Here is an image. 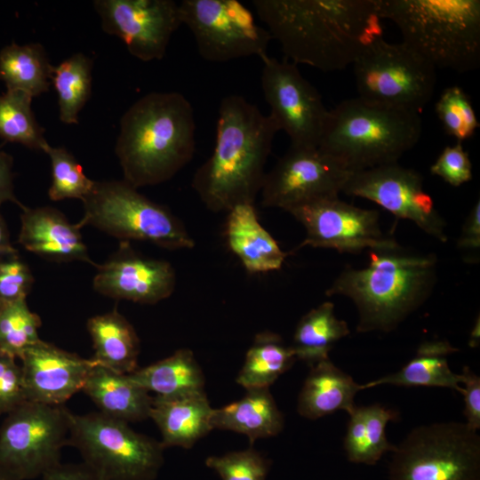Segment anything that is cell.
<instances>
[{"label": "cell", "instance_id": "cell-49", "mask_svg": "<svg viewBox=\"0 0 480 480\" xmlns=\"http://www.w3.org/2000/svg\"><path fill=\"white\" fill-rule=\"evenodd\" d=\"M2 305H3V302H2V301H0V308H1Z\"/></svg>", "mask_w": 480, "mask_h": 480}, {"label": "cell", "instance_id": "cell-44", "mask_svg": "<svg viewBox=\"0 0 480 480\" xmlns=\"http://www.w3.org/2000/svg\"><path fill=\"white\" fill-rule=\"evenodd\" d=\"M42 480H105L98 473L82 463H59L47 471Z\"/></svg>", "mask_w": 480, "mask_h": 480}, {"label": "cell", "instance_id": "cell-28", "mask_svg": "<svg viewBox=\"0 0 480 480\" xmlns=\"http://www.w3.org/2000/svg\"><path fill=\"white\" fill-rule=\"evenodd\" d=\"M348 422L343 440L347 459L356 464L375 465L396 445L387 438L389 421L397 420L396 411L380 404L356 405L348 413Z\"/></svg>", "mask_w": 480, "mask_h": 480}, {"label": "cell", "instance_id": "cell-6", "mask_svg": "<svg viewBox=\"0 0 480 480\" xmlns=\"http://www.w3.org/2000/svg\"><path fill=\"white\" fill-rule=\"evenodd\" d=\"M421 130L419 113L356 97L329 110L318 148L354 172L397 163L419 141Z\"/></svg>", "mask_w": 480, "mask_h": 480}, {"label": "cell", "instance_id": "cell-48", "mask_svg": "<svg viewBox=\"0 0 480 480\" xmlns=\"http://www.w3.org/2000/svg\"><path fill=\"white\" fill-rule=\"evenodd\" d=\"M0 480H20L0 467Z\"/></svg>", "mask_w": 480, "mask_h": 480}, {"label": "cell", "instance_id": "cell-27", "mask_svg": "<svg viewBox=\"0 0 480 480\" xmlns=\"http://www.w3.org/2000/svg\"><path fill=\"white\" fill-rule=\"evenodd\" d=\"M87 330L95 364L124 374L137 369L140 339L133 326L116 309L89 318Z\"/></svg>", "mask_w": 480, "mask_h": 480}, {"label": "cell", "instance_id": "cell-23", "mask_svg": "<svg viewBox=\"0 0 480 480\" xmlns=\"http://www.w3.org/2000/svg\"><path fill=\"white\" fill-rule=\"evenodd\" d=\"M82 391L108 417L128 423L149 419L154 397L128 374L94 364Z\"/></svg>", "mask_w": 480, "mask_h": 480}, {"label": "cell", "instance_id": "cell-3", "mask_svg": "<svg viewBox=\"0 0 480 480\" xmlns=\"http://www.w3.org/2000/svg\"><path fill=\"white\" fill-rule=\"evenodd\" d=\"M196 121L190 101L178 92H152L123 115L116 155L124 179L139 188L164 183L191 162Z\"/></svg>", "mask_w": 480, "mask_h": 480}, {"label": "cell", "instance_id": "cell-17", "mask_svg": "<svg viewBox=\"0 0 480 480\" xmlns=\"http://www.w3.org/2000/svg\"><path fill=\"white\" fill-rule=\"evenodd\" d=\"M93 5L103 31L120 38L142 61L162 60L182 24L179 4L172 0H96Z\"/></svg>", "mask_w": 480, "mask_h": 480}, {"label": "cell", "instance_id": "cell-14", "mask_svg": "<svg viewBox=\"0 0 480 480\" xmlns=\"http://www.w3.org/2000/svg\"><path fill=\"white\" fill-rule=\"evenodd\" d=\"M305 228L306 236L296 249L310 246L358 253L363 250L400 246L386 236L376 210L364 209L338 196L316 199L287 211Z\"/></svg>", "mask_w": 480, "mask_h": 480}, {"label": "cell", "instance_id": "cell-18", "mask_svg": "<svg viewBox=\"0 0 480 480\" xmlns=\"http://www.w3.org/2000/svg\"><path fill=\"white\" fill-rule=\"evenodd\" d=\"M176 274L170 262L137 252L127 241L102 265L97 266L94 290L116 300L156 304L175 290Z\"/></svg>", "mask_w": 480, "mask_h": 480}, {"label": "cell", "instance_id": "cell-33", "mask_svg": "<svg viewBox=\"0 0 480 480\" xmlns=\"http://www.w3.org/2000/svg\"><path fill=\"white\" fill-rule=\"evenodd\" d=\"M92 69V60L81 52L53 67L52 82L58 94L62 123L78 124V114L91 96Z\"/></svg>", "mask_w": 480, "mask_h": 480}, {"label": "cell", "instance_id": "cell-16", "mask_svg": "<svg viewBox=\"0 0 480 480\" xmlns=\"http://www.w3.org/2000/svg\"><path fill=\"white\" fill-rule=\"evenodd\" d=\"M342 192L376 203L440 242L447 240L445 221L424 191L421 174L412 168L394 163L354 172Z\"/></svg>", "mask_w": 480, "mask_h": 480}, {"label": "cell", "instance_id": "cell-43", "mask_svg": "<svg viewBox=\"0 0 480 480\" xmlns=\"http://www.w3.org/2000/svg\"><path fill=\"white\" fill-rule=\"evenodd\" d=\"M457 247L467 252L478 253L480 248V201L479 199L466 218Z\"/></svg>", "mask_w": 480, "mask_h": 480}, {"label": "cell", "instance_id": "cell-40", "mask_svg": "<svg viewBox=\"0 0 480 480\" xmlns=\"http://www.w3.org/2000/svg\"><path fill=\"white\" fill-rule=\"evenodd\" d=\"M0 353V415H6L28 401L21 365Z\"/></svg>", "mask_w": 480, "mask_h": 480}, {"label": "cell", "instance_id": "cell-47", "mask_svg": "<svg viewBox=\"0 0 480 480\" xmlns=\"http://www.w3.org/2000/svg\"><path fill=\"white\" fill-rule=\"evenodd\" d=\"M479 344V318L476 321L469 338V345L477 347Z\"/></svg>", "mask_w": 480, "mask_h": 480}, {"label": "cell", "instance_id": "cell-15", "mask_svg": "<svg viewBox=\"0 0 480 480\" xmlns=\"http://www.w3.org/2000/svg\"><path fill=\"white\" fill-rule=\"evenodd\" d=\"M351 173L318 148L290 145L265 174L261 205L287 212L316 199L338 196Z\"/></svg>", "mask_w": 480, "mask_h": 480}, {"label": "cell", "instance_id": "cell-4", "mask_svg": "<svg viewBox=\"0 0 480 480\" xmlns=\"http://www.w3.org/2000/svg\"><path fill=\"white\" fill-rule=\"evenodd\" d=\"M369 253L366 267L345 268L325 294L354 302L358 332H389L431 295L437 260L433 253L407 252L401 246Z\"/></svg>", "mask_w": 480, "mask_h": 480}, {"label": "cell", "instance_id": "cell-35", "mask_svg": "<svg viewBox=\"0 0 480 480\" xmlns=\"http://www.w3.org/2000/svg\"><path fill=\"white\" fill-rule=\"evenodd\" d=\"M40 317L32 312L26 299L3 303L0 308V353L20 359L40 340Z\"/></svg>", "mask_w": 480, "mask_h": 480}, {"label": "cell", "instance_id": "cell-1", "mask_svg": "<svg viewBox=\"0 0 480 480\" xmlns=\"http://www.w3.org/2000/svg\"><path fill=\"white\" fill-rule=\"evenodd\" d=\"M284 60L324 72L353 64L382 37L378 0H253Z\"/></svg>", "mask_w": 480, "mask_h": 480}, {"label": "cell", "instance_id": "cell-36", "mask_svg": "<svg viewBox=\"0 0 480 480\" xmlns=\"http://www.w3.org/2000/svg\"><path fill=\"white\" fill-rule=\"evenodd\" d=\"M51 160L52 183L48 190L51 200L68 198L84 200L92 191L95 181L89 179L75 156L65 148H44Z\"/></svg>", "mask_w": 480, "mask_h": 480}, {"label": "cell", "instance_id": "cell-34", "mask_svg": "<svg viewBox=\"0 0 480 480\" xmlns=\"http://www.w3.org/2000/svg\"><path fill=\"white\" fill-rule=\"evenodd\" d=\"M31 102L32 97L23 92L7 90L0 94V139L43 151L48 142Z\"/></svg>", "mask_w": 480, "mask_h": 480}, {"label": "cell", "instance_id": "cell-19", "mask_svg": "<svg viewBox=\"0 0 480 480\" xmlns=\"http://www.w3.org/2000/svg\"><path fill=\"white\" fill-rule=\"evenodd\" d=\"M28 401L63 405L81 391L95 363L40 340L20 359Z\"/></svg>", "mask_w": 480, "mask_h": 480}, {"label": "cell", "instance_id": "cell-7", "mask_svg": "<svg viewBox=\"0 0 480 480\" xmlns=\"http://www.w3.org/2000/svg\"><path fill=\"white\" fill-rule=\"evenodd\" d=\"M83 204L81 227L92 226L121 242L144 241L167 250L195 246L184 223L170 209L124 180L95 181Z\"/></svg>", "mask_w": 480, "mask_h": 480}, {"label": "cell", "instance_id": "cell-24", "mask_svg": "<svg viewBox=\"0 0 480 480\" xmlns=\"http://www.w3.org/2000/svg\"><path fill=\"white\" fill-rule=\"evenodd\" d=\"M365 389L352 376L337 367L330 358L310 366L298 396L297 412L308 420L345 411L356 406V394Z\"/></svg>", "mask_w": 480, "mask_h": 480}, {"label": "cell", "instance_id": "cell-9", "mask_svg": "<svg viewBox=\"0 0 480 480\" xmlns=\"http://www.w3.org/2000/svg\"><path fill=\"white\" fill-rule=\"evenodd\" d=\"M388 480H480V436L464 422L414 428L396 445Z\"/></svg>", "mask_w": 480, "mask_h": 480}, {"label": "cell", "instance_id": "cell-22", "mask_svg": "<svg viewBox=\"0 0 480 480\" xmlns=\"http://www.w3.org/2000/svg\"><path fill=\"white\" fill-rule=\"evenodd\" d=\"M225 236L231 252L250 274L282 268L287 253L260 223L254 204H244L227 212Z\"/></svg>", "mask_w": 480, "mask_h": 480}, {"label": "cell", "instance_id": "cell-20", "mask_svg": "<svg viewBox=\"0 0 480 480\" xmlns=\"http://www.w3.org/2000/svg\"><path fill=\"white\" fill-rule=\"evenodd\" d=\"M19 243L28 251L56 262L84 261L95 265L80 233L79 223H70L51 206L22 209Z\"/></svg>", "mask_w": 480, "mask_h": 480}, {"label": "cell", "instance_id": "cell-5", "mask_svg": "<svg viewBox=\"0 0 480 480\" xmlns=\"http://www.w3.org/2000/svg\"><path fill=\"white\" fill-rule=\"evenodd\" d=\"M380 19L435 68L466 73L480 64L479 0H378Z\"/></svg>", "mask_w": 480, "mask_h": 480}, {"label": "cell", "instance_id": "cell-32", "mask_svg": "<svg viewBox=\"0 0 480 480\" xmlns=\"http://www.w3.org/2000/svg\"><path fill=\"white\" fill-rule=\"evenodd\" d=\"M296 360L291 345L279 334L260 332L246 352L236 382L245 389L269 388Z\"/></svg>", "mask_w": 480, "mask_h": 480}, {"label": "cell", "instance_id": "cell-29", "mask_svg": "<svg viewBox=\"0 0 480 480\" xmlns=\"http://www.w3.org/2000/svg\"><path fill=\"white\" fill-rule=\"evenodd\" d=\"M130 378L156 396L172 397L204 391V374L194 353L180 348L148 366L136 369Z\"/></svg>", "mask_w": 480, "mask_h": 480}, {"label": "cell", "instance_id": "cell-41", "mask_svg": "<svg viewBox=\"0 0 480 480\" xmlns=\"http://www.w3.org/2000/svg\"><path fill=\"white\" fill-rule=\"evenodd\" d=\"M430 172L453 187L470 181L472 164L462 143L457 142L452 146L445 147L431 165Z\"/></svg>", "mask_w": 480, "mask_h": 480}, {"label": "cell", "instance_id": "cell-10", "mask_svg": "<svg viewBox=\"0 0 480 480\" xmlns=\"http://www.w3.org/2000/svg\"><path fill=\"white\" fill-rule=\"evenodd\" d=\"M353 68L357 97L372 104L420 114L435 91L436 68L403 42L375 39Z\"/></svg>", "mask_w": 480, "mask_h": 480}, {"label": "cell", "instance_id": "cell-2", "mask_svg": "<svg viewBox=\"0 0 480 480\" xmlns=\"http://www.w3.org/2000/svg\"><path fill=\"white\" fill-rule=\"evenodd\" d=\"M279 131L269 115L243 96L231 94L220 100L214 148L191 182L208 210L228 212L236 205L254 204Z\"/></svg>", "mask_w": 480, "mask_h": 480}, {"label": "cell", "instance_id": "cell-26", "mask_svg": "<svg viewBox=\"0 0 480 480\" xmlns=\"http://www.w3.org/2000/svg\"><path fill=\"white\" fill-rule=\"evenodd\" d=\"M458 351L446 340L423 341L400 370L364 383L365 389L380 385L446 388L461 393L462 377L452 371L448 356Z\"/></svg>", "mask_w": 480, "mask_h": 480}, {"label": "cell", "instance_id": "cell-38", "mask_svg": "<svg viewBox=\"0 0 480 480\" xmlns=\"http://www.w3.org/2000/svg\"><path fill=\"white\" fill-rule=\"evenodd\" d=\"M205 465L221 480H266L270 468V461L252 447L210 456Z\"/></svg>", "mask_w": 480, "mask_h": 480}, {"label": "cell", "instance_id": "cell-11", "mask_svg": "<svg viewBox=\"0 0 480 480\" xmlns=\"http://www.w3.org/2000/svg\"><path fill=\"white\" fill-rule=\"evenodd\" d=\"M69 411L27 401L0 425V467L20 480L42 477L68 444Z\"/></svg>", "mask_w": 480, "mask_h": 480}, {"label": "cell", "instance_id": "cell-45", "mask_svg": "<svg viewBox=\"0 0 480 480\" xmlns=\"http://www.w3.org/2000/svg\"><path fill=\"white\" fill-rule=\"evenodd\" d=\"M12 167V156L0 150V204L10 201L24 209L14 195Z\"/></svg>", "mask_w": 480, "mask_h": 480}, {"label": "cell", "instance_id": "cell-31", "mask_svg": "<svg viewBox=\"0 0 480 480\" xmlns=\"http://www.w3.org/2000/svg\"><path fill=\"white\" fill-rule=\"evenodd\" d=\"M53 67L38 43L12 44L0 52V79L9 91L23 92L32 98L47 92Z\"/></svg>", "mask_w": 480, "mask_h": 480}, {"label": "cell", "instance_id": "cell-21", "mask_svg": "<svg viewBox=\"0 0 480 480\" xmlns=\"http://www.w3.org/2000/svg\"><path fill=\"white\" fill-rule=\"evenodd\" d=\"M212 411L204 390L172 397L154 396L149 419L160 431L164 448L190 449L213 429Z\"/></svg>", "mask_w": 480, "mask_h": 480}, {"label": "cell", "instance_id": "cell-25", "mask_svg": "<svg viewBox=\"0 0 480 480\" xmlns=\"http://www.w3.org/2000/svg\"><path fill=\"white\" fill-rule=\"evenodd\" d=\"M211 424L212 428L243 434L252 444L259 438L278 435L284 419L269 388H257L246 389L236 402L213 409Z\"/></svg>", "mask_w": 480, "mask_h": 480}, {"label": "cell", "instance_id": "cell-12", "mask_svg": "<svg viewBox=\"0 0 480 480\" xmlns=\"http://www.w3.org/2000/svg\"><path fill=\"white\" fill-rule=\"evenodd\" d=\"M181 23L193 34L199 55L211 62L268 56L272 40L252 12L237 0H182Z\"/></svg>", "mask_w": 480, "mask_h": 480}, {"label": "cell", "instance_id": "cell-30", "mask_svg": "<svg viewBox=\"0 0 480 480\" xmlns=\"http://www.w3.org/2000/svg\"><path fill=\"white\" fill-rule=\"evenodd\" d=\"M349 332L347 323L336 316L333 303L324 301L300 319L291 347L296 359L312 366L328 359L335 343Z\"/></svg>", "mask_w": 480, "mask_h": 480}, {"label": "cell", "instance_id": "cell-46", "mask_svg": "<svg viewBox=\"0 0 480 480\" xmlns=\"http://www.w3.org/2000/svg\"><path fill=\"white\" fill-rule=\"evenodd\" d=\"M16 253L17 251L11 244L10 236L5 222L0 214V256Z\"/></svg>", "mask_w": 480, "mask_h": 480}, {"label": "cell", "instance_id": "cell-13", "mask_svg": "<svg viewBox=\"0 0 480 480\" xmlns=\"http://www.w3.org/2000/svg\"><path fill=\"white\" fill-rule=\"evenodd\" d=\"M261 60L260 84L269 116L291 146L318 148L329 116L321 94L298 65L268 55Z\"/></svg>", "mask_w": 480, "mask_h": 480}, {"label": "cell", "instance_id": "cell-8", "mask_svg": "<svg viewBox=\"0 0 480 480\" xmlns=\"http://www.w3.org/2000/svg\"><path fill=\"white\" fill-rule=\"evenodd\" d=\"M129 424L99 412H70L68 445L105 480H156L164 462V448Z\"/></svg>", "mask_w": 480, "mask_h": 480}, {"label": "cell", "instance_id": "cell-42", "mask_svg": "<svg viewBox=\"0 0 480 480\" xmlns=\"http://www.w3.org/2000/svg\"><path fill=\"white\" fill-rule=\"evenodd\" d=\"M461 395L464 396V423L472 430L480 428V377L469 367L465 366L461 372Z\"/></svg>", "mask_w": 480, "mask_h": 480}, {"label": "cell", "instance_id": "cell-39", "mask_svg": "<svg viewBox=\"0 0 480 480\" xmlns=\"http://www.w3.org/2000/svg\"><path fill=\"white\" fill-rule=\"evenodd\" d=\"M34 283L28 266L16 254L0 256V301L26 299Z\"/></svg>", "mask_w": 480, "mask_h": 480}, {"label": "cell", "instance_id": "cell-37", "mask_svg": "<svg viewBox=\"0 0 480 480\" xmlns=\"http://www.w3.org/2000/svg\"><path fill=\"white\" fill-rule=\"evenodd\" d=\"M435 109L445 132L457 142L470 139L480 126L468 96L457 85L442 92Z\"/></svg>", "mask_w": 480, "mask_h": 480}]
</instances>
